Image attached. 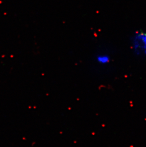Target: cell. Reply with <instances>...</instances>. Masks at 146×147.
Wrapping results in <instances>:
<instances>
[{"label":"cell","instance_id":"obj_1","mask_svg":"<svg viewBox=\"0 0 146 147\" xmlns=\"http://www.w3.org/2000/svg\"><path fill=\"white\" fill-rule=\"evenodd\" d=\"M131 49L138 57L146 56V32L140 31L134 33L131 40Z\"/></svg>","mask_w":146,"mask_h":147},{"label":"cell","instance_id":"obj_2","mask_svg":"<svg viewBox=\"0 0 146 147\" xmlns=\"http://www.w3.org/2000/svg\"><path fill=\"white\" fill-rule=\"evenodd\" d=\"M96 61L98 64L101 65H106L109 64L111 61V57L110 55L105 53H102L97 55Z\"/></svg>","mask_w":146,"mask_h":147}]
</instances>
